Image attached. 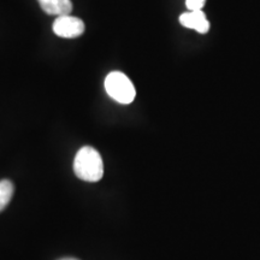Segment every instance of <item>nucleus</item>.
Here are the masks:
<instances>
[{"instance_id": "nucleus-8", "label": "nucleus", "mask_w": 260, "mask_h": 260, "mask_svg": "<svg viewBox=\"0 0 260 260\" xmlns=\"http://www.w3.org/2000/svg\"><path fill=\"white\" fill-rule=\"evenodd\" d=\"M60 260H79V259H74V258H64V259H60Z\"/></svg>"}, {"instance_id": "nucleus-6", "label": "nucleus", "mask_w": 260, "mask_h": 260, "mask_svg": "<svg viewBox=\"0 0 260 260\" xmlns=\"http://www.w3.org/2000/svg\"><path fill=\"white\" fill-rule=\"evenodd\" d=\"M14 195V184L8 180L0 181V212L8 206Z\"/></svg>"}, {"instance_id": "nucleus-2", "label": "nucleus", "mask_w": 260, "mask_h": 260, "mask_svg": "<svg viewBox=\"0 0 260 260\" xmlns=\"http://www.w3.org/2000/svg\"><path fill=\"white\" fill-rule=\"evenodd\" d=\"M105 89L113 100L124 105L134 102L136 95L134 84L124 74L119 71H113L107 75L105 79Z\"/></svg>"}, {"instance_id": "nucleus-4", "label": "nucleus", "mask_w": 260, "mask_h": 260, "mask_svg": "<svg viewBox=\"0 0 260 260\" xmlns=\"http://www.w3.org/2000/svg\"><path fill=\"white\" fill-rule=\"evenodd\" d=\"M180 23L186 28L194 29V30L200 32V34H205L210 29V23L207 21L206 15L203 12V10L184 12V14L180 16Z\"/></svg>"}, {"instance_id": "nucleus-5", "label": "nucleus", "mask_w": 260, "mask_h": 260, "mask_svg": "<svg viewBox=\"0 0 260 260\" xmlns=\"http://www.w3.org/2000/svg\"><path fill=\"white\" fill-rule=\"evenodd\" d=\"M41 9L48 15L65 16L73 11V4L70 0H38Z\"/></svg>"}, {"instance_id": "nucleus-3", "label": "nucleus", "mask_w": 260, "mask_h": 260, "mask_svg": "<svg viewBox=\"0 0 260 260\" xmlns=\"http://www.w3.org/2000/svg\"><path fill=\"white\" fill-rule=\"evenodd\" d=\"M53 31L60 38H79L84 32V23L79 17H74L70 15L59 16L53 23Z\"/></svg>"}, {"instance_id": "nucleus-7", "label": "nucleus", "mask_w": 260, "mask_h": 260, "mask_svg": "<svg viewBox=\"0 0 260 260\" xmlns=\"http://www.w3.org/2000/svg\"><path fill=\"white\" fill-rule=\"evenodd\" d=\"M206 0H186L187 8L189 11H195V10H201L204 8Z\"/></svg>"}, {"instance_id": "nucleus-1", "label": "nucleus", "mask_w": 260, "mask_h": 260, "mask_svg": "<svg viewBox=\"0 0 260 260\" xmlns=\"http://www.w3.org/2000/svg\"><path fill=\"white\" fill-rule=\"evenodd\" d=\"M74 171L76 176L86 182H98L104 176L102 155L95 148L84 146L74 159Z\"/></svg>"}]
</instances>
